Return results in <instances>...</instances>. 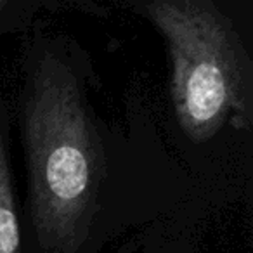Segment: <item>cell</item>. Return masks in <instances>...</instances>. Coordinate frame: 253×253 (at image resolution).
I'll use <instances>...</instances> for the list:
<instances>
[{
    "instance_id": "obj_2",
    "label": "cell",
    "mask_w": 253,
    "mask_h": 253,
    "mask_svg": "<svg viewBox=\"0 0 253 253\" xmlns=\"http://www.w3.org/2000/svg\"><path fill=\"white\" fill-rule=\"evenodd\" d=\"M141 9L167 40L173 109L191 141H210L231 113H248V59L231 21L211 2L156 0Z\"/></svg>"
},
{
    "instance_id": "obj_1",
    "label": "cell",
    "mask_w": 253,
    "mask_h": 253,
    "mask_svg": "<svg viewBox=\"0 0 253 253\" xmlns=\"http://www.w3.org/2000/svg\"><path fill=\"white\" fill-rule=\"evenodd\" d=\"M84 77L59 42L33 43L21 101L28 253H94L104 234L115 156Z\"/></svg>"
},
{
    "instance_id": "obj_3",
    "label": "cell",
    "mask_w": 253,
    "mask_h": 253,
    "mask_svg": "<svg viewBox=\"0 0 253 253\" xmlns=\"http://www.w3.org/2000/svg\"><path fill=\"white\" fill-rule=\"evenodd\" d=\"M5 104L0 94V253H23V236L12 191Z\"/></svg>"
}]
</instances>
